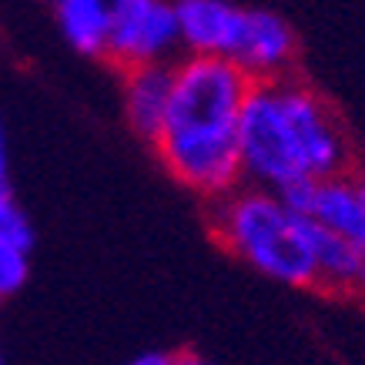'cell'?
Masks as SVG:
<instances>
[{
  "label": "cell",
  "mask_w": 365,
  "mask_h": 365,
  "mask_svg": "<svg viewBox=\"0 0 365 365\" xmlns=\"http://www.w3.org/2000/svg\"><path fill=\"white\" fill-rule=\"evenodd\" d=\"M248 91V74L225 57L175 61L168 118L151 148L168 175L208 205L245 185L238 114Z\"/></svg>",
  "instance_id": "obj_1"
},
{
  "label": "cell",
  "mask_w": 365,
  "mask_h": 365,
  "mask_svg": "<svg viewBox=\"0 0 365 365\" xmlns=\"http://www.w3.org/2000/svg\"><path fill=\"white\" fill-rule=\"evenodd\" d=\"M215 242L258 275L288 288H315L312 222L282 205L275 191L242 185L208 205Z\"/></svg>",
  "instance_id": "obj_2"
},
{
  "label": "cell",
  "mask_w": 365,
  "mask_h": 365,
  "mask_svg": "<svg viewBox=\"0 0 365 365\" xmlns=\"http://www.w3.org/2000/svg\"><path fill=\"white\" fill-rule=\"evenodd\" d=\"M272 84H275L278 104H282V118H285L288 141H292L302 178L329 181V178L352 175V141H349V131H345L339 111L329 104V98L312 84H305L299 74L272 81Z\"/></svg>",
  "instance_id": "obj_3"
},
{
  "label": "cell",
  "mask_w": 365,
  "mask_h": 365,
  "mask_svg": "<svg viewBox=\"0 0 365 365\" xmlns=\"http://www.w3.org/2000/svg\"><path fill=\"white\" fill-rule=\"evenodd\" d=\"M238 158L245 185L278 191L299 181V161L288 141L275 84H252L238 114Z\"/></svg>",
  "instance_id": "obj_4"
},
{
  "label": "cell",
  "mask_w": 365,
  "mask_h": 365,
  "mask_svg": "<svg viewBox=\"0 0 365 365\" xmlns=\"http://www.w3.org/2000/svg\"><path fill=\"white\" fill-rule=\"evenodd\" d=\"M108 51L104 61L118 71L144 64H175L181 51L175 4L168 0H108Z\"/></svg>",
  "instance_id": "obj_5"
},
{
  "label": "cell",
  "mask_w": 365,
  "mask_h": 365,
  "mask_svg": "<svg viewBox=\"0 0 365 365\" xmlns=\"http://www.w3.org/2000/svg\"><path fill=\"white\" fill-rule=\"evenodd\" d=\"M235 67H242L252 84H272V81L292 78L299 61V41L278 14L272 11H242V27L232 54Z\"/></svg>",
  "instance_id": "obj_6"
},
{
  "label": "cell",
  "mask_w": 365,
  "mask_h": 365,
  "mask_svg": "<svg viewBox=\"0 0 365 365\" xmlns=\"http://www.w3.org/2000/svg\"><path fill=\"white\" fill-rule=\"evenodd\" d=\"M175 21L181 54L228 61L242 27V7L228 0H178Z\"/></svg>",
  "instance_id": "obj_7"
},
{
  "label": "cell",
  "mask_w": 365,
  "mask_h": 365,
  "mask_svg": "<svg viewBox=\"0 0 365 365\" xmlns=\"http://www.w3.org/2000/svg\"><path fill=\"white\" fill-rule=\"evenodd\" d=\"M171 84H175V64H144L121 74L124 121L148 144H155V138L165 128Z\"/></svg>",
  "instance_id": "obj_8"
},
{
  "label": "cell",
  "mask_w": 365,
  "mask_h": 365,
  "mask_svg": "<svg viewBox=\"0 0 365 365\" xmlns=\"http://www.w3.org/2000/svg\"><path fill=\"white\" fill-rule=\"evenodd\" d=\"M309 222L352 242L355 248L365 245V201L359 191V178L342 175L319 181L309 208Z\"/></svg>",
  "instance_id": "obj_9"
},
{
  "label": "cell",
  "mask_w": 365,
  "mask_h": 365,
  "mask_svg": "<svg viewBox=\"0 0 365 365\" xmlns=\"http://www.w3.org/2000/svg\"><path fill=\"white\" fill-rule=\"evenodd\" d=\"M312 258H315V288L325 295H355L359 292V248L339 235L312 225Z\"/></svg>",
  "instance_id": "obj_10"
},
{
  "label": "cell",
  "mask_w": 365,
  "mask_h": 365,
  "mask_svg": "<svg viewBox=\"0 0 365 365\" xmlns=\"http://www.w3.org/2000/svg\"><path fill=\"white\" fill-rule=\"evenodd\" d=\"M57 21L67 44L84 57L104 61L108 51V0H57Z\"/></svg>",
  "instance_id": "obj_11"
},
{
  "label": "cell",
  "mask_w": 365,
  "mask_h": 365,
  "mask_svg": "<svg viewBox=\"0 0 365 365\" xmlns=\"http://www.w3.org/2000/svg\"><path fill=\"white\" fill-rule=\"evenodd\" d=\"M0 242L14 245V248H21V252L31 255L34 248V225L27 218V211L17 198H14L11 191L7 195H0Z\"/></svg>",
  "instance_id": "obj_12"
},
{
  "label": "cell",
  "mask_w": 365,
  "mask_h": 365,
  "mask_svg": "<svg viewBox=\"0 0 365 365\" xmlns=\"http://www.w3.org/2000/svg\"><path fill=\"white\" fill-rule=\"evenodd\" d=\"M27 275H31V255L0 242V305L21 292Z\"/></svg>",
  "instance_id": "obj_13"
},
{
  "label": "cell",
  "mask_w": 365,
  "mask_h": 365,
  "mask_svg": "<svg viewBox=\"0 0 365 365\" xmlns=\"http://www.w3.org/2000/svg\"><path fill=\"white\" fill-rule=\"evenodd\" d=\"M168 365H215L211 359H205V355L191 352V349H185V352H175L171 359H168Z\"/></svg>",
  "instance_id": "obj_14"
},
{
  "label": "cell",
  "mask_w": 365,
  "mask_h": 365,
  "mask_svg": "<svg viewBox=\"0 0 365 365\" xmlns=\"http://www.w3.org/2000/svg\"><path fill=\"white\" fill-rule=\"evenodd\" d=\"M11 191V181H7V138H4V124H0V195Z\"/></svg>",
  "instance_id": "obj_15"
},
{
  "label": "cell",
  "mask_w": 365,
  "mask_h": 365,
  "mask_svg": "<svg viewBox=\"0 0 365 365\" xmlns=\"http://www.w3.org/2000/svg\"><path fill=\"white\" fill-rule=\"evenodd\" d=\"M359 299H365V245H359Z\"/></svg>",
  "instance_id": "obj_16"
},
{
  "label": "cell",
  "mask_w": 365,
  "mask_h": 365,
  "mask_svg": "<svg viewBox=\"0 0 365 365\" xmlns=\"http://www.w3.org/2000/svg\"><path fill=\"white\" fill-rule=\"evenodd\" d=\"M359 191H362V201H365V178H359Z\"/></svg>",
  "instance_id": "obj_17"
},
{
  "label": "cell",
  "mask_w": 365,
  "mask_h": 365,
  "mask_svg": "<svg viewBox=\"0 0 365 365\" xmlns=\"http://www.w3.org/2000/svg\"><path fill=\"white\" fill-rule=\"evenodd\" d=\"M0 365H4V355H0Z\"/></svg>",
  "instance_id": "obj_18"
}]
</instances>
